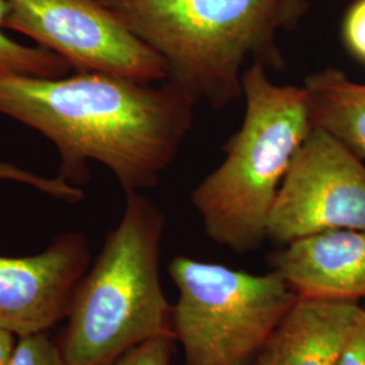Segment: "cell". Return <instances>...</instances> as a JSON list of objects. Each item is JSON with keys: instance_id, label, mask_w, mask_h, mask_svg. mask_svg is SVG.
Returning a JSON list of instances; mask_svg holds the SVG:
<instances>
[{"instance_id": "6da1fadb", "label": "cell", "mask_w": 365, "mask_h": 365, "mask_svg": "<svg viewBox=\"0 0 365 365\" xmlns=\"http://www.w3.org/2000/svg\"><path fill=\"white\" fill-rule=\"evenodd\" d=\"M195 102L170 80L160 86L107 73L0 78V114L56 145L58 176L81 188L90 161L125 194L155 187L191 129Z\"/></svg>"}, {"instance_id": "7a4b0ae2", "label": "cell", "mask_w": 365, "mask_h": 365, "mask_svg": "<svg viewBox=\"0 0 365 365\" xmlns=\"http://www.w3.org/2000/svg\"><path fill=\"white\" fill-rule=\"evenodd\" d=\"M168 66V80L214 108L244 98L242 76L282 71L277 34L299 26L309 0H99Z\"/></svg>"}, {"instance_id": "3957f363", "label": "cell", "mask_w": 365, "mask_h": 365, "mask_svg": "<svg viewBox=\"0 0 365 365\" xmlns=\"http://www.w3.org/2000/svg\"><path fill=\"white\" fill-rule=\"evenodd\" d=\"M165 215L140 192L126 195L117 226L75 291L58 346L66 365H111L134 346L173 337L160 277Z\"/></svg>"}, {"instance_id": "277c9868", "label": "cell", "mask_w": 365, "mask_h": 365, "mask_svg": "<svg viewBox=\"0 0 365 365\" xmlns=\"http://www.w3.org/2000/svg\"><path fill=\"white\" fill-rule=\"evenodd\" d=\"M242 88L244 120L223 146L220 167L191 194L206 235L238 255L256 250L268 238L280 185L313 130L303 87L277 86L265 66L252 64Z\"/></svg>"}, {"instance_id": "5b68a950", "label": "cell", "mask_w": 365, "mask_h": 365, "mask_svg": "<svg viewBox=\"0 0 365 365\" xmlns=\"http://www.w3.org/2000/svg\"><path fill=\"white\" fill-rule=\"evenodd\" d=\"M179 297L172 330L182 365H255L298 298L271 271L250 274L220 262L178 256L168 265Z\"/></svg>"}, {"instance_id": "8992f818", "label": "cell", "mask_w": 365, "mask_h": 365, "mask_svg": "<svg viewBox=\"0 0 365 365\" xmlns=\"http://www.w3.org/2000/svg\"><path fill=\"white\" fill-rule=\"evenodd\" d=\"M3 29L34 39L76 73L98 72L140 83L168 78L163 57L99 0H6Z\"/></svg>"}, {"instance_id": "52a82bcc", "label": "cell", "mask_w": 365, "mask_h": 365, "mask_svg": "<svg viewBox=\"0 0 365 365\" xmlns=\"http://www.w3.org/2000/svg\"><path fill=\"white\" fill-rule=\"evenodd\" d=\"M330 230L365 232V167L334 137L313 128L280 185L268 238L287 245Z\"/></svg>"}, {"instance_id": "ba28073f", "label": "cell", "mask_w": 365, "mask_h": 365, "mask_svg": "<svg viewBox=\"0 0 365 365\" xmlns=\"http://www.w3.org/2000/svg\"><path fill=\"white\" fill-rule=\"evenodd\" d=\"M91 259L87 237L76 232L57 235L33 256H0V329L24 337L66 319Z\"/></svg>"}, {"instance_id": "9c48e42d", "label": "cell", "mask_w": 365, "mask_h": 365, "mask_svg": "<svg viewBox=\"0 0 365 365\" xmlns=\"http://www.w3.org/2000/svg\"><path fill=\"white\" fill-rule=\"evenodd\" d=\"M271 256L298 297L365 300V232L330 230L292 241Z\"/></svg>"}, {"instance_id": "30bf717a", "label": "cell", "mask_w": 365, "mask_h": 365, "mask_svg": "<svg viewBox=\"0 0 365 365\" xmlns=\"http://www.w3.org/2000/svg\"><path fill=\"white\" fill-rule=\"evenodd\" d=\"M364 318L359 302L298 297L255 365H337Z\"/></svg>"}, {"instance_id": "8fae6325", "label": "cell", "mask_w": 365, "mask_h": 365, "mask_svg": "<svg viewBox=\"0 0 365 365\" xmlns=\"http://www.w3.org/2000/svg\"><path fill=\"white\" fill-rule=\"evenodd\" d=\"M312 125L365 158V84L327 66L304 78Z\"/></svg>"}, {"instance_id": "7c38bea8", "label": "cell", "mask_w": 365, "mask_h": 365, "mask_svg": "<svg viewBox=\"0 0 365 365\" xmlns=\"http://www.w3.org/2000/svg\"><path fill=\"white\" fill-rule=\"evenodd\" d=\"M6 11L7 1L0 0V78H58L68 76L71 66L60 56L42 46L33 48L22 45L3 33Z\"/></svg>"}, {"instance_id": "4fadbf2b", "label": "cell", "mask_w": 365, "mask_h": 365, "mask_svg": "<svg viewBox=\"0 0 365 365\" xmlns=\"http://www.w3.org/2000/svg\"><path fill=\"white\" fill-rule=\"evenodd\" d=\"M0 180L26 184L46 195L53 196L66 203H78L84 197V191L71 182H64L60 178H45L30 170L19 168L9 163L0 161Z\"/></svg>"}, {"instance_id": "5bb4252c", "label": "cell", "mask_w": 365, "mask_h": 365, "mask_svg": "<svg viewBox=\"0 0 365 365\" xmlns=\"http://www.w3.org/2000/svg\"><path fill=\"white\" fill-rule=\"evenodd\" d=\"M10 365H66L58 342L48 333L19 337Z\"/></svg>"}, {"instance_id": "9a60e30c", "label": "cell", "mask_w": 365, "mask_h": 365, "mask_svg": "<svg viewBox=\"0 0 365 365\" xmlns=\"http://www.w3.org/2000/svg\"><path fill=\"white\" fill-rule=\"evenodd\" d=\"M175 348L173 337L149 339L134 346L111 365H173Z\"/></svg>"}, {"instance_id": "2e32d148", "label": "cell", "mask_w": 365, "mask_h": 365, "mask_svg": "<svg viewBox=\"0 0 365 365\" xmlns=\"http://www.w3.org/2000/svg\"><path fill=\"white\" fill-rule=\"evenodd\" d=\"M342 38L351 54L365 63V0H356L345 14Z\"/></svg>"}, {"instance_id": "e0dca14e", "label": "cell", "mask_w": 365, "mask_h": 365, "mask_svg": "<svg viewBox=\"0 0 365 365\" xmlns=\"http://www.w3.org/2000/svg\"><path fill=\"white\" fill-rule=\"evenodd\" d=\"M337 365H365V318L353 331Z\"/></svg>"}, {"instance_id": "ac0fdd59", "label": "cell", "mask_w": 365, "mask_h": 365, "mask_svg": "<svg viewBox=\"0 0 365 365\" xmlns=\"http://www.w3.org/2000/svg\"><path fill=\"white\" fill-rule=\"evenodd\" d=\"M16 336L0 329V365H10L16 346Z\"/></svg>"}, {"instance_id": "d6986e66", "label": "cell", "mask_w": 365, "mask_h": 365, "mask_svg": "<svg viewBox=\"0 0 365 365\" xmlns=\"http://www.w3.org/2000/svg\"><path fill=\"white\" fill-rule=\"evenodd\" d=\"M363 306H364V309H365V300H364V302H363Z\"/></svg>"}]
</instances>
